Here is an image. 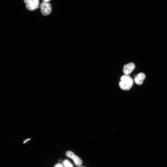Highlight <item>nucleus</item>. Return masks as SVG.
I'll list each match as a JSON object with an SVG mask.
<instances>
[{
    "label": "nucleus",
    "instance_id": "obj_1",
    "mask_svg": "<svg viewBox=\"0 0 167 167\" xmlns=\"http://www.w3.org/2000/svg\"><path fill=\"white\" fill-rule=\"evenodd\" d=\"M133 84V80L131 77L129 75H124L121 77L119 85L123 90L127 91L132 88Z\"/></svg>",
    "mask_w": 167,
    "mask_h": 167
},
{
    "label": "nucleus",
    "instance_id": "obj_2",
    "mask_svg": "<svg viewBox=\"0 0 167 167\" xmlns=\"http://www.w3.org/2000/svg\"><path fill=\"white\" fill-rule=\"evenodd\" d=\"M26 7L29 10L34 11L39 5V0H24Z\"/></svg>",
    "mask_w": 167,
    "mask_h": 167
},
{
    "label": "nucleus",
    "instance_id": "obj_3",
    "mask_svg": "<svg viewBox=\"0 0 167 167\" xmlns=\"http://www.w3.org/2000/svg\"><path fill=\"white\" fill-rule=\"evenodd\" d=\"M42 14L44 16L49 15L51 11V7L50 4L43 2L40 6Z\"/></svg>",
    "mask_w": 167,
    "mask_h": 167
},
{
    "label": "nucleus",
    "instance_id": "obj_4",
    "mask_svg": "<svg viewBox=\"0 0 167 167\" xmlns=\"http://www.w3.org/2000/svg\"><path fill=\"white\" fill-rule=\"evenodd\" d=\"M67 156L72 159L75 164L77 166L81 165L82 163V160L78 156H76L75 154L71 151L67 152L66 153Z\"/></svg>",
    "mask_w": 167,
    "mask_h": 167
},
{
    "label": "nucleus",
    "instance_id": "obj_5",
    "mask_svg": "<svg viewBox=\"0 0 167 167\" xmlns=\"http://www.w3.org/2000/svg\"><path fill=\"white\" fill-rule=\"evenodd\" d=\"M135 68V64L130 63L125 65L123 67V72L125 75H129L134 70Z\"/></svg>",
    "mask_w": 167,
    "mask_h": 167
},
{
    "label": "nucleus",
    "instance_id": "obj_6",
    "mask_svg": "<svg viewBox=\"0 0 167 167\" xmlns=\"http://www.w3.org/2000/svg\"><path fill=\"white\" fill-rule=\"evenodd\" d=\"M145 75L143 73H140L135 77L134 81L138 85H142L145 79Z\"/></svg>",
    "mask_w": 167,
    "mask_h": 167
},
{
    "label": "nucleus",
    "instance_id": "obj_7",
    "mask_svg": "<svg viewBox=\"0 0 167 167\" xmlns=\"http://www.w3.org/2000/svg\"><path fill=\"white\" fill-rule=\"evenodd\" d=\"M63 164L65 167H73V166L68 160L66 159L63 162Z\"/></svg>",
    "mask_w": 167,
    "mask_h": 167
},
{
    "label": "nucleus",
    "instance_id": "obj_8",
    "mask_svg": "<svg viewBox=\"0 0 167 167\" xmlns=\"http://www.w3.org/2000/svg\"><path fill=\"white\" fill-rule=\"evenodd\" d=\"M54 167H63V166L62 164L58 163L56 164Z\"/></svg>",
    "mask_w": 167,
    "mask_h": 167
},
{
    "label": "nucleus",
    "instance_id": "obj_9",
    "mask_svg": "<svg viewBox=\"0 0 167 167\" xmlns=\"http://www.w3.org/2000/svg\"><path fill=\"white\" fill-rule=\"evenodd\" d=\"M30 140H31V139H28L27 140H25L24 141L23 143L25 144V143H27L28 142V141H29Z\"/></svg>",
    "mask_w": 167,
    "mask_h": 167
},
{
    "label": "nucleus",
    "instance_id": "obj_10",
    "mask_svg": "<svg viewBox=\"0 0 167 167\" xmlns=\"http://www.w3.org/2000/svg\"><path fill=\"white\" fill-rule=\"evenodd\" d=\"M43 2L48 3V2H50V0H43Z\"/></svg>",
    "mask_w": 167,
    "mask_h": 167
},
{
    "label": "nucleus",
    "instance_id": "obj_11",
    "mask_svg": "<svg viewBox=\"0 0 167 167\" xmlns=\"http://www.w3.org/2000/svg\"></svg>",
    "mask_w": 167,
    "mask_h": 167
}]
</instances>
